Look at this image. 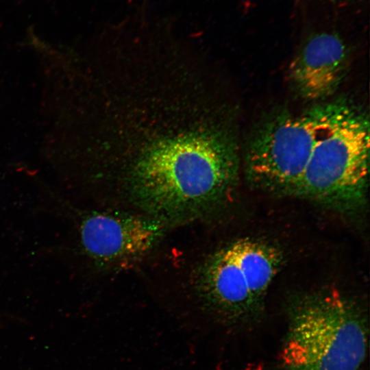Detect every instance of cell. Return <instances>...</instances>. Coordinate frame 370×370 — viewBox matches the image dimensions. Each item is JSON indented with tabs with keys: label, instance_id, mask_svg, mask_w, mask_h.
<instances>
[{
	"label": "cell",
	"instance_id": "obj_1",
	"mask_svg": "<svg viewBox=\"0 0 370 370\" xmlns=\"http://www.w3.org/2000/svg\"><path fill=\"white\" fill-rule=\"evenodd\" d=\"M238 173L232 140L215 128L134 161L129 188L143 209L162 219H178L222 203L233 190Z\"/></svg>",
	"mask_w": 370,
	"mask_h": 370
},
{
	"label": "cell",
	"instance_id": "obj_2",
	"mask_svg": "<svg viewBox=\"0 0 370 370\" xmlns=\"http://www.w3.org/2000/svg\"><path fill=\"white\" fill-rule=\"evenodd\" d=\"M369 321L358 303L335 290L295 297L287 308L280 370H359Z\"/></svg>",
	"mask_w": 370,
	"mask_h": 370
},
{
	"label": "cell",
	"instance_id": "obj_3",
	"mask_svg": "<svg viewBox=\"0 0 370 370\" xmlns=\"http://www.w3.org/2000/svg\"><path fill=\"white\" fill-rule=\"evenodd\" d=\"M314 108L317 128L312 151L293 195L352 213L367 201L369 120L343 101Z\"/></svg>",
	"mask_w": 370,
	"mask_h": 370
},
{
	"label": "cell",
	"instance_id": "obj_4",
	"mask_svg": "<svg viewBox=\"0 0 370 370\" xmlns=\"http://www.w3.org/2000/svg\"><path fill=\"white\" fill-rule=\"evenodd\" d=\"M282 262L278 249L251 238L237 240L218 250L200 273L199 293L206 308L228 327L255 323Z\"/></svg>",
	"mask_w": 370,
	"mask_h": 370
},
{
	"label": "cell",
	"instance_id": "obj_5",
	"mask_svg": "<svg viewBox=\"0 0 370 370\" xmlns=\"http://www.w3.org/2000/svg\"><path fill=\"white\" fill-rule=\"evenodd\" d=\"M317 128L314 108L299 115H280L254 136L245 159V173L255 187L293 195L310 160Z\"/></svg>",
	"mask_w": 370,
	"mask_h": 370
},
{
	"label": "cell",
	"instance_id": "obj_6",
	"mask_svg": "<svg viewBox=\"0 0 370 370\" xmlns=\"http://www.w3.org/2000/svg\"><path fill=\"white\" fill-rule=\"evenodd\" d=\"M163 225L139 217L90 212L80 215L82 251L99 264H125L149 252L160 239Z\"/></svg>",
	"mask_w": 370,
	"mask_h": 370
},
{
	"label": "cell",
	"instance_id": "obj_7",
	"mask_svg": "<svg viewBox=\"0 0 370 370\" xmlns=\"http://www.w3.org/2000/svg\"><path fill=\"white\" fill-rule=\"evenodd\" d=\"M347 58V46L340 36L329 32L314 34L291 63V79L305 98L323 99L341 82Z\"/></svg>",
	"mask_w": 370,
	"mask_h": 370
},
{
	"label": "cell",
	"instance_id": "obj_8",
	"mask_svg": "<svg viewBox=\"0 0 370 370\" xmlns=\"http://www.w3.org/2000/svg\"><path fill=\"white\" fill-rule=\"evenodd\" d=\"M329 1H344V0H329Z\"/></svg>",
	"mask_w": 370,
	"mask_h": 370
}]
</instances>
